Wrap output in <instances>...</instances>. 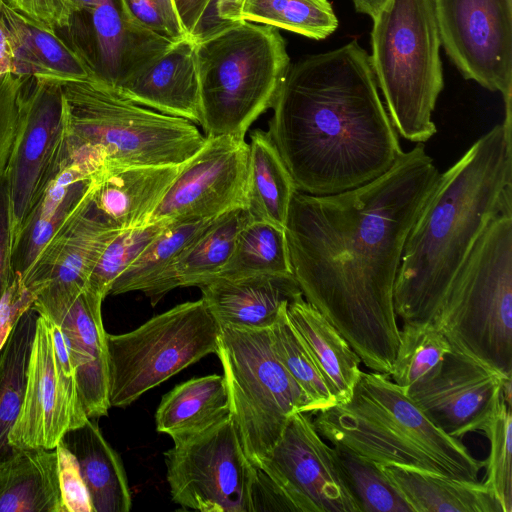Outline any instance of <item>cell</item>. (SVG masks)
I'll return each mask as SVG.
<instances>
[{"label": "cell", "mask_w": 512, "mask_h": 512, "mask_svg": "<svg viewBox=\"0 0 512 512\" xmlns=\"http://www.w3.org/2000/svg\"><path fill=\"white\" fill-rule=\"evenodd\" d=\"M179 19L191 37L211 0H173Z\"/></svg>", "instance_id": "cell-49"}, {"label": "cell", "mask_w": 512, "mask_h": 512, "mask_svg": "<svg viewBox=\"0 0 512 512\" xmlns=\"http://www.w3.org/2000/svg\"><path fill=\"white\" fill-rule=\"evenodd\" d=\"M195 44L204 135L245 139L290 67L284 38L277 28L242 20Z\"/></svg>", "instance_id": "cell-6"}, {"label": "cell", "mask_w": 512, "mask_h": 512, "mask_svg": "<svg viewBox=\"0 0 512 512\" xmlns=\"http://www.w3.org/2000/svg\"><path fill=\"white\" fill-rule=\"evenodd\" d=\"M8 1V0H7Z\"/></svg>", "instance_id": "cell-53"}, {"label": "cell", "mask_w": 512, "mask_h": 512, "mask_svg": "<svg viewBox=\"0 0 512 512\" xmlns=\"http://www.w3.org/2000/svg\"><path fill=\"white\" fill-rule=\"evenodd\" d=\"M14 276L10 196L6 175L0 178V299L12 282Z\"/></svg>", "instance_id": "cell-47"}, {"label": "cell", "mask_w": 512, "mask_h": 512, "mask_svg": "<svg viewBox=\"0 0 512 512\" xmlns=\"http://www.w3.org/2000/svg\"><path fill=\"white\" fill-rule=\"evenodd\" d=\"M482 433L490 442L489 457L485 460V483L493 491L502 511L512 512V414L511 402L503 394Z\"/></svg>", "instance_id": "cell-41"}, {"label": "cell", "mask_w": 512, "mask_h": 512, "mask_svg": "<svg viewBox=\"0 0 512 512\" xmlns=\"http://www.w3.org/2000/svg\"><path fill=\"white\" fill-rule=\"evenodd\" d=\"M220 326L203 300L155 315L138 328L106 336L110 407L124 408L209 354Z\"/></svg>", "instance_id": "cell-10"}, {"label": "cell", "mask_w": 512, "mask_h": 512, "mask_svg": "<svg viewBox=\"0 0 512 512\" xmlns=\"http://www.w3.org/2000/svg\"><path fill=\"white\" fill-rule=\"evenodd\" d=\"M61 442L74 454L93 512H128L132 506L124 465L94 419L69 430Z\"/></svg>", "instance_id": "cell-28"}, {"label": "cell", "mask_w": 512, "mask_h": 512, "mask_svg": "<svg viewBox=\"0 0 512 512\" xmlns=\"http://www.w3.org/2000/svg\"><path fill=\"white\" fill-rule=\"evenodd\" d=\"M292 512H361L333 446L310 413L293 414L259 468Z\"/></svg>", "instance_id": "cell-13"}, {"label": "cell", "mask_w": 512, "mask_h": 512, "mask_svg": "<svg viewBox=\"0 0 512 512\" xmlns=\"http://www.w3.org/2000/svg\"><path fill=\"white\" fill-rule=\"evenodd\" d=\"M271 109L267 133L298 191L359 187L403 153L370 55L356 40L290 64Z\"/></svg>", "instance_id": "cell-2"}, {"label": "cell", "mask_w": 512, "mask_h": 512, "mask_svg": "<svg viewBox=\"0 0 512 512\" xmlns=\"http://www.w3.org/2000/svg\"><path fill=\"white\" fill-rule=\"evenodd\" d=\"M216 355L244 452L259 468L289 418L312 414L311 403L275 354L270 328L222 326Z\"/></svg>", "instance_id": "cell-9"}, {"label": "cell", "mask_w": 512, "mask_h": 512, "mask_svg": "<svg viewBox=\"0 0 512 512\" xmlns=\"http://www.w3.org/2000/svg\"><path fill=\"white\" fill-rule=\"evenodd\" d=\"M248 145L245 208L252 220L285 229L294 180L267 132L255 129Z\"/></svg>", "instance_id": "cell-32"}, {"label": "cell", "mask_w": 512, "mask_h": 512, "mask_svg": "<svg viewBox=\"0 0 512 512\" xmlns=\"http://www.w3.org/2000/svg\"><path fill=\"white\" fill-rule=\"evenodd\" d=\"M56 451L62 512H93L89 492L74 454L61 441Z\"/></svg>", "instance_id": "cell-44"}, {"label": "cell", "mask_w": 512, "mask_h": 512, "mask_svg": "<svg viewBox=\"0 0 512 512\" xmlns=\"http://www.w3.org/2000/svg\"><path fill=\"white\" fill-rule=\"evenodd\" d=\"M67 141L97 152L104 168L177 165L206 137L186 119L138 105L96 79L62 83Z\"/></svg>", "instance_id": "cell-8"}, {"label": "cell", "mask_w": 512, "mask_h": 512, "mask_svg": "<svg viewBox=\"0 0 512 512\" xmlns=\"http://www.w3.org/2000/svg\"><path fill=\"white\" fill-rule=\"evenodd\" d=\"M425 324L453 350L512 376V208L488 223Z\"/></svg>", "instance_id": "cell-5"}, {"label": "cell", "mask_w": 512, "mask_h": 512, "mask_svg": "<svg viewBox=\"0 0 512 512\" xmlns=\"http://www.w3.org/2000/svg\"><path fill=\"white\" fill-rule=\"evenodd\" d=\"M510 379L452 349L435 373L405 391L437 427L460 439L482 433Z\"/></svg>", "instance_id": "cell-18"}, {"label": "cell", "mask_w": 512, "mask_h": 512, "mask_svg": "<svg viewBox=\"0 0 512 512\" xmlns=\"http://www.w3.org/2000/svg\"><path fill=\"white\" fill-rule=\"evenodd\" d=\"M0 512H62L55 449H17L0 463Z\"/></svg>", "instance_id": "cell-30"}, {"label": "cell", "mask_w": 512, "mask_h": 512, "mask_svg": "<svg viewBox=\"0 0 512 512\" xmlns=\"http://www.w3.org/2000/svg\"><path fill=\"white\" fill-rule=\"evenodd\" d=\"M287 306L270 328L272 345L279 361L308 397L314 414L329 409L336 401L308 347L290 322Z\"/></svg>", "instance_id": "cell-38"}, {"label": "cell", "mask_w": 512, "mask_h": 512, "mask_svg": "<svg viewBox=\"0 0 512 512\" xmlns=\"http://www.w3.org/2000/svg\"><path fill=\"white\" fill-rule=\"evenodd\" d=\"M37 295L15 276L0 299V352L19 318L32 307Z\"/></svg>", "instance_id": "cell-45"}, {"label": "cell", "mask_w": 512, "mask_h": 512, "mask_svg": "<svg viewBox=\"0 0 512 512\" xmlns=\"http://www.w3.org/2000/svg\"><path fill=\"white\" fill-rule=\"evenodd\" d=\"M361 512H411L377 465L340 445H332Z\"/></svg>", "instance_id": "cell-39"}, {"label": "cell", "mask_w": 512, "mask_h": 512, "mask_svg": "<svg viewBox=\"0 0 512 512\" xmlns=\"http://www.w3.org/2000/svg\"><path fill=\"white\" fill-rule=\"evenodd\" d=\"M182 164L104 168L94 180L91 205L112 230L144 224Z\"/></svg>", "instance_id": "cell-23"}, {"label": "cell", "mask_w": 512, "mask_h": 512, "mask_svg": "<svg viewBox=\"0 0 512 512\" xmlns=\"http://www.w3.org/2000/svg\"><path fill=\"white\" fill-rule=\"evenodd\" d=\"M201 299L220 327L267 329L282 308L302 295L293 274L216 276L199 286Z\"/></svg>", "instance_id": "cell-21"}, {"label": "cell", "mask_w": 512, "mask_h": 512, "mask_svg": "<svg viewBox=\"0 0 512 512\" xmlns=\"http://www.w3.org/2000/svg\"><path fill=\"white\" fill-rule=\"evenodd\" d=\"M512 208V102L501 124L441 173L413 224L394 285L403 323H425L472 247L498 213Z\"/></svg>", "instance_id": "cell-3"}, {"label": "cell", "mask_w": 512, "mask_h": 512, "mask_svg": "<svg viewBox=\"0 0 512 512\" xmlns=\"http://www.w3.org/2000/svg\"><path fill=\"white\" fill-rule=\"evenodd\" d=\"M440 172L424 143L359 187L296 191L285 233L304 299L371 371L390 375L399 344L394 285L407 236Z\"/></svg>", "instance_id": "cell-1"}, {"label": "cell", "mask_w": 512, "mask_h": 512, "mask_svg": "<svg viewBox=\"0 0 512 512\" xmlns=\"http://www.w3.org/2000/svg\"><path fill=\"white\" fill-rule=\"evenodd\" d=\"M251 220L245 207L215 217L142 292L155 306L175 288L199 287L216 277L228 261L239 231Z\"/></svg>", "instance_id": "cell-26"}, {"label": "cell", "mask_w": 512, "mask_h": 512, "mask_svg": "<svg viewBox=\"0 0 512 512\" xmlns=\"http://www.w3.org/2000/svg\"><path fill=\"white\" fill-rule=\"evenodd\" d=\"M67 115L62 83L30 77L19 133L7 172L12 255L24 225L66 154Z\"/></svg>", "instance_id": "cell-12"}, {"label": "cell", "mask_w": 512, "mask_h": 512, "mask_svg": "<svg viewBox=\"0 0 512 512\" xmlns=\"http://www.w3.org/2000/svg\"><path fill=\"white\" fill-rule=\"evenodd\" d=\"M174 220L149 243L115 280L109 295L143 291L213 220Z\"/></svg>", "instance_id": "cell-36"}, {"label": "cell", "mask_w": 512, "mask_h": 512, "mask_svg": "<svg viewBox=\"0 0 512 512\" xmlns=\"http://www.w3.org/2000/svg\"><path fill=\"white\" fill-rule=\"evenodd\" d=\"M441 46L466 80L512 101V0H431Z\"/></svg>", "instance_id": "cell-14"}, {"label": "cell", "mask_w": 512, "mask_h": 512, "mask_svg": "<svg viewBox=\"0 0 512 512\" xmlns=\"http://www.w3.org/2000/svg\"><path fill=\"white\" fill-rule=\"evenodd\" d=\"M387 0H352L355 10L373 18Z\"/></svg>", "instance_id": "cell-51"}, {"label": "cell", "mask_w": 512, "mask_h": 512, "mask_svg": "<svg viewBox=\"0 0 512 512\" xmlns=\"http://www.w3.org/2000/svg\"><path fill=\"white\" fill-rule=\"evenodd\" d=\"M376 465L411 512H503L485 482L399 464Z\"/></svg>", "instance_id": "cell-27"}, {"label": "cell", "mask_w": 512, "mask_h": 512, "mask_svg": "<svg viewBox=\"0 0 512 512\" xmlns=\"http://www.w3.org/2000/svg\"><path fill=\"white\" fill-rule=\"evenodd\" d=\"M89 418L77 384L68 380L55 353L52 323L38 314L23 403L9 433L14 449H55L71 429Z\"/></svg>", "instance_id": "cell-16"}, {"label": "cell", "mask_w": 512, "mask_h": 512, "mask_svg": "<svg viewBox=\"0 0 512 512\" xmlns=\"http://www.w3.org/2000/svg\"><path fill=\"white\" fill-rule=\"evenodd\" d=\"M116 2L127 18L172 42L189 36L182 26L173 0H116Z\"/></svg>", "instance_id": "cell-43"}, {"label": "cell", "mask_w": 512, "mask_h": 512, "mask_svg": "<svg viewBox=\"0 0 512 512\" xmlns=\"http://www.w3.org/2000/svg\"><path fill=\"white\" fill-rule=\"evenodd\" d=\"M172 500L184 510L254 512L256 468L231 415L164 453Z\"/></svg>", "instance_id": "cell-11"}, {"label": "cell", "mask_w": 512, "mask_h": 512, "mask_svg": "<svg viewBox=\"0 0 512 512\" xmlns=\"http://www.w3.org/2000/svg\"><path fill=\"white\" fill-rule=\"evenodd\" d=\"M103 300L87 285H50L37 294L32 305L62 331L75 368L79 397L89 419L106 416L110 408Z\"/></svg>", "instance_id": "cell-17"}, {"label": "cell", "mask_w": 512, "mask_h": 512, "mask_svg": "<svg viewBox=\"0 0 512 512\" xmlns=\"http://www.w3.org/2000/svg\"><path fill=\"white\" fill-rule=\"evenodd\" d=\"M319 434L376 464H399L479 481L485 461L437 427L389 375L361 372L351 399L316 412Z\"/></svg>", "instance_id": "cell-4"}, {"label": "cell", "mask_w": 512, "mask_h": 512, "mask_svg": "<svg viewBox=\"0 0 512 512\" xmlns=\"http://www.w3.org/2000/svg\"><path fill=\"white\" fill-rule=\"evenodd\" d=\"M257 273L292 274L284 228L251 220L238 233L232 253L217 276Z\"/></svg>", "instance_id": "cell-34"}, {"label": "cell", "mask_w": 512, "mask_h": 512, "mask_svg": "<svg viewBox=\"0 0 512 512\" xmlns=\"http://www.w3.org/2000/svg\"><path fill=\"white\" fill-rule=\"evenodd\" d=\"M69 28L74 30L72 45L95 78L113 88L174 43L127 18L116 0H102L88 11L74 13Z\"/></svg>", "instance_id": "cell-19"}, {"label": "cell", "mask_w": 512, "mask_h": 512, "mask_svg": "<svg viewBox=\"0 0 512 512\" xmlns=\"http://www.w3.org/2000/svg\"><path fill=\"white\" fill-rule=\"evenodd\" d=\"M13 69V55L7 34L6 27L4 25L1 13H0V76L6 73H12Z\"/></svg>", "instance_id": "cell-50"}, {"label": "cell", "mask_w": 512, "mask_h": 512, "mask_svg": "<svg viewBox=\"0 0 512 512\" xmlns=\"http://www.w3.org/2000/svg\"><path fill=\"white\" fill-rule=\"evenodd\" d=\"M372 20L370 60L387 113L404 139L424 143L437 132L444 87L431 0H387Z\"/></svg>", "instance_id": "cell-7"}, {"label": "cell", "mask_w": 512, "mask_h": 512, "mask_svg": "<svg viewBox=\"0 0 512 512\" xmlns=\"http://www.w3.org/2000/svg\"><path fill=\"white\" fill-rule=\"evenodd\" d=\"M30 77L0 76V178L7 175L20 129L22 101Z\"/></svg>", "instance_id": "cell-42"}, {"label": "cell", "mask_w": 512, "mask_h": 512, "mask_svg": "<svg viewBox=\"0 0 512 512\" xmlns=\"http://www.w3.org/2000/svg\"><path fill=\"white\" fill-rule=\"evenodd\" d=\"M94 180L21 278L36 295L50 285L86 286L105 246L120 231L110 229L91 205Z\"/></svg>", "instance_id": "cell-20"}, {"label": "cell", "mask_w": 512, "mask_h": 512, "mask_svg": "<svg viewBox=\"0 0 512 512\" xmlns=\"http://www.w3.org/2000/svg\"><path fill=\"white\" fill-rule=\"evenodd\" d=\"M287 315L308 347L336 404L348 402L362 372L360 357L303 295L288 304Z\"/></svg>", "instance_id": "cell-29"}, {"label": "cell", "mask_w": 512, "mask_h": 512, "mask_svg": "<svg viewBox=\"0 0 512 512\" xmlns=\"http://www.w3.org/2000/svg\"><path fill=\"white\" fill-rule=\"evenodd\" d=\"M245 0H211L191 38L195 41L239 21H242V7Z\"/></svg>", "instance_id": "cell-48"}, {"label": "cell", "mask_w": 512, "mask_h": 512, "mask_svg": "<svg viewBox=\"0 0 512 512\" xmlns=\"http://www.w3.org/2000/svg\"><path fill=\"white\" fill-rule=\"evenodd\" d=\"M169 221H148L118 231L108 242L95 264L87 286L104 299L115 280L133 263Z\"/></svg>", "instance_id": "cell-40"}, {"label": "cell", "mask_w": 512, "mask_h": 512, "mask_svg": "<svg viewBox=\"0 0 512 512\" xmlns=\"http://www.w3.org/2000/svg\"><path fill=\"white\" fill-rule=\"evenodd\" d=\"M248 151L243 138L206 137L182 164L149 221L210 219L245 207Z\"/></svg>", "instance_id": "cell-15"}, {"label": "cell", "mask_w": 512, "mask_h": 512, "mask_svg": "<svg viewBox=\"0 0 512 512\" xmlns=\"http://www.w3.org/2000/svg\"><path fill=\"white\" fill-rule=\"evenodd\" d=\"M242 19L323 40L338 27L328 0H245Z\"/></svg>", "instance_id": "cell-35"}, {"label": "cell", "mask_w": 512, "mask_h": 512, "mask_svg": "<svg viewBox=\"0 0 512 512\" xmlns=\"http://www.w3.org/2000/svg\"><path fill=\"white\" fill-rule=\"evenodd\" d=\"M0 13L12 55V73L61 83L95 78L93 71L71 44L49 28L0 0Z\"/></svg>", "instance_id": "cell-25"}, {"label": "cell", "mask_w": 512, "mask_h": 512, "mask_svg": "<svg viewBox=\"0 0 512 512\" xmlns=\"http://www.w3.org/2000/svg\"><path fill=\"white\" fill-rule=\"evenodd\" d=\"M230 415L223 376L194 377L166 393L155 413L156 429L173 442L188 439Z\"/></svg>", "instance_id": "cell-31"}, {"label": "cell", "mask_w": 512, "mask_h": 512, "mask_svg": "<svg viewBox=\"0 0 512 512\" xmlns=\"http://www.w3.org/2000/svg\"><path fill=\"white\" fill-rule=\"evenodd\" d=\"M22 14L54 30L68 28L74 11L67 0H8Z\"/></svg>", "instance_id": "cell-46"}, {"label": "cell", "mask_w": 512, "mask_h": 512, "mask_svg": "<svg viewBox=\"0 0 512 512\" xmlns=\"http://www.w3.org/2000/svg\"><path fill=\"white\" fill-rule=\"evenodd\" d=\"M74 13L88 11L98 5L102 0H67Z\"/></svg>", "instance_id": "cell-52"}, {"label": "cell", "mask_w": 512, "mask_h": 512, "mask_svg": "<svg viewBox=\"0 0 512 512\" xmlns=\"http://www.w3.org/2000/svg\"><path fill=\"white\" fill-rule=\"evenodd\" d=\"M98 166L67 154L35 203L13 250L14 272L23 278L51 237L85 196Z\"/></svg>", "instance_id": "cell-24"}, {"label": "cell", "mask_w": 512, "mask_h": 512, "mask_svg": "<svg viewBox=\"0 0 512 512\" xmlns=\"http://www.w3.org/2000/svg\"><path fill=\"white\" fill-rule=\"evenodd\" d=\"M115 89L138 105L200 124V89L194 39L188 36L174 42Z\"/></svg>", "instance_id": "cell-22"}, {"label": "cell", "mask_w": 512, "mask_h": 512, "mask_svg": "<svg viewBox=\"0 0 512 512\" xmlns=\"http://www.w3.org/2000/svg\"><path fill=\"white\" fill-rule=\"evenodd\" d=\"M38 313L31 307L17 321L0 352V463L17 451L9 444L21 409Z\"/></svg>", "instance_id": "cell-33"}, {"label": "cell", "mask_w": 512, "mask_h": 512, "mask_svg": "<svg viewBox=\"0 0 512 512\" xmlns=\"http://www.w3.org/2000/svg\"><path fill=\"white\" fill-rule=\"evenodd\" d=\"M451 350L446 337L432 325L403 323L389 376L406 390L435 373Z\"/></svg>", "instance_id": "cell-37"}]
</instances>
